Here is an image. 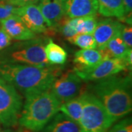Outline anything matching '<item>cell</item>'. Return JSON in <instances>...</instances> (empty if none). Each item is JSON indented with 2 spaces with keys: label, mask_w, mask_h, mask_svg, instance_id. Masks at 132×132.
<instances>
[{
  "label": "cell",
  "mask_w": 132,
  "mask_h": 132,
  "mask_svg": "<svg viewBox=\"0 0 132 132\" xmlns=\"http://www.w3.org/2000/svg\"><path fill=\"white\" fill-rule=\"evenodd\" d=\"M107 132H132L131 118H124L112 125Z\"/></svg>",
  "instance_id": "603a6c76"
},
{
  "label": "cell",
  "mask_w": 132,
  "mask_h": 132,
  "mask_svg": "<svg viewBox=\"0 0 132 132\" xmlns=\"http://www.w3.org/2000/svg\"><path fill=\"white\" fill-rule=\"evenodd\" d=\"M0 132H14L13 130L10 129V128H7V129H4V130H0Z\"/></svg>",
  "instance_id": "f1b7e54d"
},
{
  "label": "cell",
  "mask_w": 132,
  "mask_h": 132,
  "mask_svg": "<svg viewBox=\"0 0 132 132\" xmlns=\"http://www.w3.org/2000/svg\"><path fill=\"white\" fill-rule=\"evenodd\" d=\"M128 67L123 59L109 58L104 59L93 68L81 71H75L76 73L85 81H98L110 76L117 75L126 71Z\"/></svg>",
  "instance_id": "52a82bcc"
},
{
  "label": "cell",
  "mask_w": 132,
  "mask_h": 132,
  "mask_svg": "<svg viewBox=\"0 0 132 132\" xmlns=\"http://www.w3.org/2000/svg\"><path fill=\"white\" fill-rule=\"evenodd\" d=\"M10 44H11V38L1 27L0 28V52L8 47Z\"/></svg>",
  "instance_id": "484cf974"
},
{
  "label": "cell",
  "mask_w": 132,
  "mask_h": 132,
  "mask_svg": "<svg viewBox=\"0 0 132 132\" xmlns=\"http://www.w3.org/2000/svg\"><path fill=\"white\" fill-rule=\"evenodd\" d=\"M104 57L102 50L95 49H81L75 53L73 63L75 65L74 71L88 70L102 61Z\"/></svg>",
  "instance_id": "5bb4252c"
},
{
  "label": "cell",
  "mask_w": 132,
  "mask_h": 132,
  "mask_svg": "<svg viewBox=\"0 0 132 132\" xmlns=\"http://www.w3.org/2000/svg\"><path fill=\"white\" fill-rule=\"evenodd\" d=\"M1 1H5V0H1Z\"/></svg>",
  "instance_id": "f546056e"
},
{
  "label": "cell",
  "mask_w": 132,
  "mask_h": 132,
  "mask_svg": "<svg viewBox=\"0 0 132 132\" xmlns=\"http://www.w3.org/2000/svg\"><path fill=\"white\" fill-rule=\"evenodd\" d=\"M83 107V98L81 94L78 97L61 104L60 111L77 123H79Z\"/></svg>",
  "instance_id": "d6986e66"
},
{
  "label": "cell",
  "mask_w": 132,
  "mask_h": 132,
  "mask_svg": "<svg viewBox=\"0 0 132 132\" xmlns=\"http://www.w3.org/2000/svg\"><path fill=\"white\" fill-rule=\"evenodd\" d=\"M98 11L106 17L121 19L125 15L123 0H97Z\"/></svg>",
  "instance_id": "2e32d148"
},
{
  "label": "cell",
  "mask_w": 132,
  "mask_h": 132,
  "mask_svg": "<svg viewBox=\"0 0 132 132\" xmlns=\"http://www.w3.org/2000/svg\"><path fill=\"white\" fill-rule=\"evenodd\" d=\"M17 8L18 7L10 5L4 1L0 0V22L11 15H15Z\"/></svg>",
  "instance_id": "cb8c5ba5"
},
{
  "label": "cell",
  "mask_w": 132,
  "mask_h": 132,
  "mask_svg": "<svg viewBox=\"0 0 132 132\" xmlns=\"http://www.w3.org/2000/svg\"><path fill=\"white\" fill-rule=\"evenodd\" d=\"M60 106L50 89L27 97L19 123L29 131H39L59 112Z\"/></svg>",
  "instance_id": "3957f363"
},
{
  "label": "cell",
  "mask_w": 132,
  "mask_h": 132,
  "mask_svg": "<svg viewBox=\"0 0 132 132\" xmlns=\"http://www.w3.org/2000/svg\"><path fill=\"white\" fill-rule=\"evenodd\" d=\"M123 25L120 21L112 19H105L98 22L93 35L94 37L96 48L103 50L112 38L120 33Z\"/></svg>",
  "instance_id": "30bf717a"
},
{
  "label": "cell",
  "mask_w": 132,
  "mask_h": 132,
  "mask_svg": "<svg viewBox=\"0 0 132 132\" xmlns=\"http://www.w3.org/2000/svg\"><path fill=\"white\" fill-rule=\"evenodd\" d=\"M129 49L123 42L121 38L120 33L115 35L109 42L107 43L106 47L102 50L104 52V57L106 59L109 58H118L123 59L127 54Z\"/></svg>",
  "instance_id": "ac0fdd59"
},
{
  "label": "cell",
  "mask_w": 132,
  "mask_h": 132,
  "mask_svg": "<svg viewBox=\"0 0 132 132\" xmlns=\"http://www.w3.org/2000/svg\"><path fill=\"white\" fill-rule=\"evenodd\" d=\"M120 35L123 39V42L126 45L128 48L132 47V28L131 25L124 26L120 32Z\"/></svg>",
  "instance_id": "d4e9b609"
},
{
  "label": "cell",
  "mask_w": 132,
  "mask_h": 132,
  "mask_svg": "<svg viewBox=\"0 0 132 132\" xmlns=\"http://www.w3.org/2000/svg\"><path fill=\"white\" fill-rule=\"evenodd\" d=\"M4 2L8 3L10 5L19 7H22V6L27 5L36 4L39 2V0H5Z\"/></svg>",
  "instance_id": "4316f807"
},
{
  "label": "cell",
  "mask_w": 132,
  "mask_h": 132,
  "mask_svg": "<svg viewBox=\"0 0 132 132\" xmlns=\"http://www.w3.org/2000/svg\"><path fill=\"white\" fill-rule=\"evenodd\" d=\"M38 132H85L79 123L68 118L63 113H58Z\"/></svg>",
  "instance_id": "9a60e30c"
},
{
  "label": "cell",
  "mask_w": 132,
  "mask_h": 132,
  "mask_svg": "<svg viewBox=\"0 0 132 132\" xmlns=\"http://www.w3.org/2000/svg\"><path fill=\"white\" fill-rule=\"evenodd\" d=\"M45 43L44 39L35 38L10 44L8 47L0 52V64L50 66L45 55Z\"/></svg>",
  "instance_id": "277c9868"
},
{
  "label": "cell",
  "mask_w": 132,
  "mask_h": 132,
  "mask_svg": "<svg viewBox=\"0 0 132 132\" xmlns=\"http://www.w3.org/2000/svg\"><path fill=\"white\" fill-rule=\"evenodd\" d=\"M98 24L95 15L77 18V32L78 34L93 35Z\"/></svg>",
  "instance_id": "ffe728a7"
},
{
  "label": "cell",
  "mask_w": 132,
  "mask_h": 132,
  "mask_svg": "<svg viewBox=\"0 0 132 132\" xmlns=\"http://www.w3.org/2000/svg\"><path fill=\"white\" fill-rule=\"evenodd\" d=\"M44 51L46 58L49 65H63L67 60L68 54L65 50L51 39L46 43Z\"/></svg>",
  "instance_id": "e0dca14e"
},
{
  "label": "cell",
  "mask_w": 132,
  "mask_h": 132,
  "mask_svg": "<svg viewBox=\"0 0 132 132\" xmlns=\"http://www.w3.org/2000/svg\"><path fill=\"white\" fill-rule=\"evenodd\" d=\"M83 107L79 126L85 132H107L114 124L104 105L93 93H81Z\"/></svg>",
  "instance_id": "5b68a950"
},
{
  "label": "cell",
  "mask_w": 132,
  "mask_h": 132,
  "mask_svg": "<svg viewBox=\"0 0 132 132\" xmlns=\"http://www.w3.org/2000/svg\"><path fill=\"white\" fill-rule=\"evenodd\" d=\"M0 23L1 27L11 39L22 41L36 38L35 33L29 30L16 15H11L9 18L2 20Z\"/></svg>",
  "instance_id": "7c38bea8"
},
{
  "label": "cell",
  "mask_w": 132,
  "mask_h": 132,
  "mask_svg": "<svg viewBox=\"0 0 132 132\" xmlns=\"http://www.w3.org/2000/svg\"><path fill=\"white\" fill-rule=\"evenodd\" d=\"M82 85L83 80L75 71H69L57 78L51 86L50 90L62 104L81 95Z\"/></svg>",
  "instance_id": "ba28073f"
},
{
  "label": "cell",
  "mask_w": 132,
  "mask_h": 132,
  "mask_svg": "<svg viewBox=\"0 0 132 132\" xmlns=\"http://www.w3.org/2000/svg\"><path fill=\"white\" fill-rule=\"evenodd\" d=\"M61 73L58 67L22 64H0V77L13 85L25 98L49 90Z\"/></svg>",
  "instance_id": "6da1fadb"
},
{
  "label": "cell",
  "mask_w": 132,
  "mask_h": 132,
  "mask_svg": "<svg viewBox=\"0 0 132 132\" xmlns=\"http://www.w3.org/2000/svg\"><path fill=\"white\" fill-rule=\"evenodd\" d=\"M131 77L110 76L93 86V94L101 101L109 118L115 123L131 112Z\"/></svg>",
  "instance_id": "7a4b0ae2"
},
{
  "label": "cell",
  "mask_w": 132,
  "mask_h": 132,
  "mask_svg": "<svg viewBox=\"0 0 132 132\" xmlns=\"http://www.w3.org/2000/svg\"><path fill=\"white\" fill-rule=\"evenodd\" d=\"M123 5L125 9V15L131 13L132 0H123Z\"/></svg>",
  "instance_id": "83f0119b"
},
{
  "label": "cell",
  "mask_w": 132,
  "mask_h": 132,
  "mask_svg": "<svg viewBox=\"0 0 132 132\" xmlns=\"http://www.w3.org/2000/svg\"><path fill=\"white\" fill-rule=\"evenodd\" d=\"M60 32L62 35L68 40L77 35V19L68 18L65 21H62L60 25Z\"/></svg>",
  "instance_id": "7402d4cb"
},
{
  "label": "cell",
  "mask_w": 132,
  "mask_h": 132,
  "mask_svg": "<svg viewBox=\"0 0 132 132\" xmlns=\"http://www.w3.org/2000/svg\"><path fill=\"white\" fill-rule=\"evenodd\" d=\"M38 3L48 27H57L65 15V0H39Z\"/></svg>",
  "instance_id": "8fae6325"
},
{
  "label": "cell",
  "mask_w": 132,
  "mask_h": 132,
  "mask_svg": "<svg viewBox=\"0 0 132 132\" xmlns=\"http://www.w3.org/2000/svg\"><path fill=\"white\" fill-rule=\"evenodd\" d=\"M15 15L32 32L43 33L48 31V26L35 4L19 7L16 10Z\"/></svg>",
  "instance_id": "9c48e42d"
},
{
  "label": "cell",
  "mask_w": 132,
  "mask_h": 132,
  "mask_svg": "<svg viewBox=\"0 0 132 132\" xmlns=\"http://www.w3.org/2000/svg\"><path fill=\"white\" fill-rule=\"evenodd\" d=\"M68 40L81 49H94L96 48L94 37L90 34H77Z\"/></svg>",
  "instance_id": "44dd1931"
},
{
  "label": "cell",
  "mask_w": 132,
  "mask_h": 132,
  "mask_svg": "<svg viewBox=\"0 0 132 132\" xmlns=\"http://www.w3.org/2000/svg\"><path fill=\"white\" fill-rule=\"evenodd\" d=\"M22 107V98L17 90L0 77V124L7 127L16 125Z\"/></svg>",
  "instance_id": "8992f818"
},
{
  "label": "cell",
  "mask_w": 132,
  "mask_h": 132,
  "mask_svg": "<svg viewBox=\"0 0 132 132\" xmlns=\"http://www.w3.org/2000/svg\"><path fill=\"white\" fill-rule=\"evenodd\" d=\"M65 15L70 19L96 15L97 0H65Z\"/></svg>",
  "instance_id": "4fadbf2b"
}]
</instances>
